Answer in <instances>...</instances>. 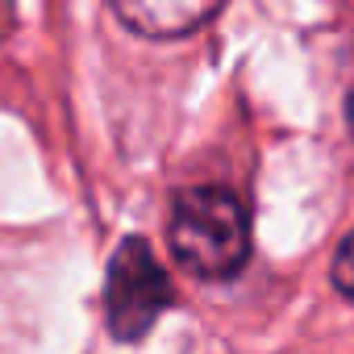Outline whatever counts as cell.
I'll use <instances>...</instances> for the list:
<instances>
[{"label":"cell","mask_w":354,"mask_h":354,"mask_svg":"<svg viewBox=\"0 0 354 354\" xmlns=\"http://www.w3.org/2000/svg\"><path fill=\"white\" fill-rule=\"evenodd\" d=\"M329 275H333V288H337L346 300H354V230L342 238V246H337V254H333Z\"/></svg>","instance_id":"4"},{"label":"cell","mask_w":354,"mask_h":354,"mask_svg":"<svg viewBox=\"0 0 354 354\" xmlns=\"http://www.w3.org/2000/svg\"><path fill=\"white\" fill-rule=\"evenodd\" d=\"M167 242L196 279H234L250 263V213L230 188H184L171 205Z\"/></svg>","instance_id":"1"},{"label":"cell","mask_w":354,"mask_h":354,"mask_svg":"<svg viewBox=\"0 0 354 354\" xmlns=\"http://www.w3.org/2000/svg\"><path fill=\"white\" fill-rule=\"evenodd\" d=\"M109 9L142 38H184L221 9V0H109Z\"/></svg>","instance_id":"3"},{"label":"cell","mask_w":354,"mask_h":354,"mask_svg":"<svg viewBox=\"0 0 354 354\" xmlns=\"http://www.w3.org/2000/svg\"><path fill=\"white\" fill-rule=\"evenodd\" d=\"M175 308V288L162 271V263L154 259L146 238H125L113 259H109V275H104V317H109V333L121 342H138L146 337L158 317Z\"/></svg>","instance_id":"2"},{"label":"cell","mask_w":354,"mask_h":354,"mask_svg":"<svg viewBox=\"0 0 354 354\" xmlns=\"http://www.w3.org/2000/svg\"><path fill=\"white\" fill-rule=\"evenodd\" d=\"M346 125H350V138H354V80H350V92H346Z\"/></svg>","instance_id":"5"}]
</instances>
